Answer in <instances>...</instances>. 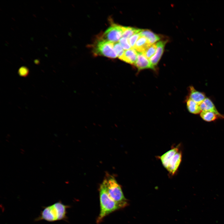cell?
<instances>
[{
	"label": "cell",
	"instance_id": "obj_1",
	"mask_svg": "<svg viewBox=\"0 0 224 224\" xmlns=\"http://www.w3.org/2000/svg\"><path fill=\"white\" fill-rule=\"evenodd\" d=\"M69 206L59 201L45 207H43L40 215L35 220V222L44 220L52 222L58 221L65 220L67 219V209Z\"/></svg>",
	"mask_w": 224,
	"mask_h": 224
},
{
	"label": "cell",
	"instance_id": "obj_2",
	"mask_svg": "<svg viewBox=\"0 0 224 224\" xmlns=\"http://www.w3.org/2000/svg\"><path fill=\"white\" fill-rule=\"evenodd\" d=\"M179 145L158 157L165 168L171 175L176 172L182 161V152Z\"/></svg>",
	"mask_w": 224,
	"mask_h": 224
},
{
	"label": "cell",
	"instance_id": "obj_3",
	"mask_svg": "<svg viewBox=\"0 0 224 224\" xmlns=\"http://www.w3.org/2000/svg\"><path fill=\"white\" fill-rule=\"evenodd\" d=\"M100 211L97 219V222L100 223L103 219L110 213L121 209V207L108 195L105 188L102 183L99 188Z\"/></svg>",
	"mask_w": 224,
	"mask_h": 224
},
{
	"label": "cell",
	"instance_id": "obj_4",
	"mask_svg": "<svg viewBox=\"0 0 224 224\" xmlns=\"http://www.w3.org/2000/svg\"><path fill=\"white\" fill-rule=\"evenodd\" d=\"M102 183L110 197L122 208L128 206V202L124 195L121 187L114 177H109Z\"/></svg>",
	"mask_w": 224,
	"mask_h": 224
},
{
	"label": "cell",
	"instance_id": "obj_5",
	"mask_svg": "<svg viewBox=\"0 0 224 224\" xmlns=\"http://www.w3.org/2000/svg\"><path fill=\"white\" fill-rule=\"evenodd\" d=\"M114 43L100 38L95 44L93 52L96 55H101L110 58H115L117 55L114 49Z\"/></svg>",
	"mask_w": 224,
	"mask_h": 224
},
{
	"label": "cell",
	"instance_id": "obj_6",
	"mask_svg": "<svg viewBox=\"0 0 224 224\" xmlns=\"http://www.w3.org/2000/svg\"><path fill=\"white\" fill-rule=\"evenodd\" d=\"M122 26L115 23L112 24L105 32L101 38L113 43L119 42L122 36Z\"/></svg>",
	"mask_w": 224,
	"mask_h": 224
},
{
	"label": "cell",
	"instance_id": "obj_7",
	"mask_svg": "<svg viewBox=\"0 0 224 224\" xmlns=\"http://www.w3.org/2000/svg\"><path fill=\"white\" fill-rule=\"evenodd\" d=\"M138 71L146 69L155 70V67L142 53L138 52L137 59L134 64Z\"/></svg>",
	"mask_w": 224,
	"mask_h": 224
},
{
	"label": "cell",
	"instance_id": "obj_8",
	"mask_svg": "<svg viewBox=\"0 0 224 224\" xmlns=\"http://www.w3.org/2000/svg\"><path fill=\"white\" fill-rule=\"evenodd\" d=\"M202 111H210L216 114L219 118H224V115L220 114L216 109L212 101L208 98H206L199 105Z\"/></svg>",
	"mask_w": 224,
	"mask_h": 224
},
{
	"label": "cell",
	"instance_id": "obj_9",
	"mask_svg": "<svg viewBox=\"0 0 224 224\" xmlns=\"http://www.w3.org/2000/svg\"><path fill=\"white\" fill-rule=\"evenodd\" d=\"M138 52L133 48L124 51L119 58L122 61L131 64H134L137 59Z\"/></svg>",
	"mask_w": 224,
	"mask_h": 224
},
{
	"label": "cell",
	"instance_id": "obj_10",
	"mask_svg": "<svg viewBox=\"0 0 224 224\" xmlns=\"http://www.w3.org/2000/svg\"><path fill=\"white\" fill-rule=\"evenodd\" d=\"M189 98L200 105L206 98L204 92L196 90L192 86L189 87Z\"/></svg>",
	"mask_w": 224,
	"mask_h": 224
},
{
	"label": "cell",
	"instance_id": "obj_11",
	"mask_svg": "<svg viewBox=\"0 0 224 224\" xmlns=\"http://www.w3.org/2000/svg\"><path fill=\"white\" fill-rule=\"evenodd\" d=\"M166 41H161L156 43L157 49L155 54L149 60L154 67L158 64L163 53Z\"/></svg>",
	"mask_w": 224,
	"mask_h": 224
},
{
	"label": "cell",
	"instance_id": "obj_12",
	"mask_svg": "<svg viewBox=\"0 0 224 224\" xmlns=\"http://www.w3.org/2000/svg\"><path fill=\"white\" fill-rule=\"evenodd\" d=\"M151 45L146 38L141 36L136 42L133 48L138 52L143 53Z\"/></svg>",
	"mask_w": 224,
	"mask_h": 224
},
{
	"label": "cell",
	"instance_id": "obj_13",
	"mask_svg": "<svg viewBox=\"0 0 224 224\" xmlns=\"http://www.w3.org/2000/svg\"><path fill=\"white\" fill-rule=\"evenodd\" d=\"M139 34L141 36H144L146 38L151 45L153 44L160 39L159 35L149 30H142Z\"/></svg>",
	"mask_w": 224,
	"mask_h": 224
},
{
	"label": "cell",
	"instance_id": "obj_14",
	"mask_svg": "<svg viewBox=\"0 0 224 224\" xmlns=\"http://www.w3.org/2000/svg\"><path fill=\"white\" fill-rule=\"evenodd\" d=\"M186 105L188 110L191 113L198 114L202 111L199 105L189 98L187 99Z\"/></svg>",
	"mask_w": 224,
	"mask_h": 224
},
{
	"label": "cell",
	"instance_id": "obj_15",
	"mask_svg": "<svg viewBox=\"0 0 224 224\" xmlns=\"http://www.w3.org/2000/svg\"><path fill=\"white\" fill-rule=\"evenodd\" d=\"M123 33L122 37L129 38L132 35L140 33L142 29L136 28L122 26Z\"/></svg>",
	"mask_w": 224,
	"mask_h": 224
},
{
	"label": "cell",
	"instance_id": "obj_16",
	"mask_svg": "<svg viewBox=\"0 0 224 224\" xmlns=\"http://www.w3.org/2000/svg\"><path fill=\"white\" fill-rule=\"evenodd\" d=\"M200 116L203 119L208 122L213 121L219 118L215 113L210 111H201Z\"/></svg>",
	"mask_w": 224,
	"mask_h": 224
},
{
	"label": "cell",
	"instance_id": "obj_17",
	"mask_svg": "<svg viewBox=\"0 0 224 224\" xmlns=\"http://www.w3.org/2000/svg\"><path fill=\"white\" fill-rule=\"evenodd\" d=\"M156 49V44H153L150 45L142 53L147 59H149L155 54Z\"/></svg>",
	"mask_w": 224,
	"mask_h": 224
},
{
	"label": "cell",
	"instance_id": "obj_18",
	"mask_svg": "<svg viewBox=\"0 0 224 224\" xmlns=\"http://www.w3.org/2000/svg\"><path fill=\"white\" fill-rule=\"evenodd\" d=\"M114 49L118 58L121 56L124 51L119 42L114 43Z\"/></svg>",
	"mask_w": 224,
	"mask_h": 224
},
{
	"label": "cell",
	"instance_id": "obj_19",
	"mask_svg": "<svg viewBox=\"0 0 224 224\" xmlns=\"http://www.w3.org/2000/svg\"><path fill=\"white\" fill-rule=\"evenodd\" d=\"M119 42L124 50H126L132 48L128 38L122 37L119 41Z\"/></svg>",
	"mask_w": 224,
	"mask_h": 224
},
{
	"label": "cell",
	"instance_id": "obj_20",
	"mask_svg": "<svg viewBox=\"0 0 224 224\" xmlns=\"http://www.w3.org/2000/svg\"><path fill=\"white\" fill-rule=\"evenodd\" d=\"M140 36L139 33L132 35L128 38L129 43L132 48H133L135 44Z\"/></svg>",
	"mask_w": 224,
	"mask_h": 224
},
{
	"label": "cell",
	"instance_id": "obj_21",
	"mask_svg": "<svg viewBox=\"0 0 224 224\" xmlns=\"http://www.w3.org/2000/svg\"><path fill=\"white\" fill-rule=\"evenodd\" d=\"M19 72L21 75L25 76L27 74L28 70L26 68L22 67L20 69Z\"/></svg>",
	"mask_w": 224,
	"mask_h": 224
}]
</instances>
